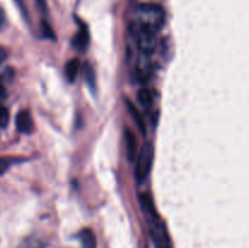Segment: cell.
<instances>
[{"label": "cell", "mask_w": 249, "mask_h": 248, "mask_svg": "<svg viewBox=\"0 0 249 248\" xmlns=\"http://www.w3.org/2000/svg\"><path fill=\"white\" fill-rule=\"evenodd\" d=\"M165 21L164 10L157 4H140L133 11L131 23L152 31L155 33L160 31Z\"/></svg>", "instance_id": "1"}, {"label": "cell", "mask_w": 249, "mask_h": 248, "mask_svg": "<svg viewBox=\"0 0 249 248\" xmlns=\"http://www.w3.org/2000/svg\"><path fill=\"white\" fill-rule=\"evenodd\" d=\"M146 221L148 224V232L155 248H173L169 233L158 213L147 216Z\"/></svg>", "instance_id": "2"}, {"label": "cell", "mask_w": 249, "mask_h": 248, "mask_svg": "<svg viewBox=\"0 0 249 248\" xmlns=\"http://www.w3.org/2000/svg\"><path fill=\"white\" fill-rule=\"evenodd\" d=\"M153 156H155V150H153L152 143H143L136 156L135 169H134V174L139 182H142L150 175L153 164Z\"/></svg>", "instance_id": "3"}, {"label": "cell", "mask_w": 249, "mask_h": 248, "mask_svg": "<svg viewBox=\"0 0 249 248\" xmlns=\"http://www.w3.org/2000/svg\"><path fill=\"white\" fill-rule=\"evenodd\" d=\"M130 33L133 35L138 48L143 53H152L156 45V34L157 33L133 23H130Z\"/></svg>", "instance_id": "4"}, {"label": "cell", "mask_w": 249, "mask_h": 248, "mask_svg": "<svg viewBox=\"0 0 249 248\" xmlns=\"http://www.w3.org/2000/svg\"><path fill=\"white\" fill-rule=\"evenodd\" d=\"M124 140H125V152L126 157L130 162H135L136 156H138V140L136 136L130 129H125L124 131Z\"/></svg>", "instance_id": "5"}, {"label": "cell", "mask_w": 249, "mask_h": 248, "mask_svg": "<svg viewBox=\"0 0 249 248\" xmlns=\"http://www.w3.org/2000/svg\"><path fill=\"white\" fill-rule=\"evenodd\" d=\"M16 128L19 133L29 134L34 128L33 119H32L31 113L26 109L19 111L16 116Z\"/></svg>", "instance_id": "6"}, {"label": "cell", "mask_w": 249, "mask_h": 248, "mask_svg": "<svg viewBox=\"0 0 249 248\" xmlns=\"http://www.w3.org/2000/svg\"><path fill=\"white\" fill-rule=\"evenodd\" d=\"M89 44V31L83 22H79V29L73 38V46L77 50L84 51Z\"/></svg>", "instance_id": "7"}, {"label": "cell", "mask_w": 249, "mask_h": 248, "mask_svg": "<svg viewBox=\"0 0 249 248\" xmlns=\"http://www.w3.org/2000/svg\"><path fill=\"white\" fill-rule=\"evenodd\" d=\"M126 108H128L129 113H130V117L133 118V121L135 122L136 126H138L139 130L141 131L142 135L146 134V124H145V119H143L142 114L139 112V109L136 108L135 105L131 104L130 101H126Z\"/></svg>", "instance_id": "8"}, {"label": "cell", "mask_w": 249, "mask_h": 248, "mask_svg": "<svg viewBox=\"0 0 249 248\" xmlns=\"http://www.w3.org/2000/svg\"><path fill=\"white\" fill-rule=\"evenodd\" d=\"M138 100L140 105L145 108H151L155 102V92L150 88H142L138 92Z\"/></svg>", "instance_id": "9"}, {"label": "cell", "mask_w": 249, "mask_h": 248, "mask_svg": "<svg viewBox=\"0 0 249 248\" xmlns=\"http://www.w3.org/2000/svg\"><path fill=\"white\" fill-rule=\"evenodd\" d=\"M83 248H96V237L90 229H84L78 235Z\"/></svg>", "instance_id": "10"}, {"label": "cell", "mask_w": 249, "mask_h": 248, "mask_svg": "<svg viewBox=\"0 0 249 248\" xmlns=\"http://www.w3.org/2000/svg\"><path fill=\"white\" fill-rule=\"evenodd\" d=\"M78 71H79V60L73 58V60L68 61L66 65V78L68 79V82H74L78 75Z\"/></svg>", "instance_id": "11"}, {"label": "cell", "mask_w": 249, "mask_h": 248, "mask_svg": "<svg viewBox=\"0 0 249 248\" xmlns=\"http://www.w3.org/2000/svg\"><path fill=\"white\" fill-rule=\"evenodd\" d=\"M84 74H85V80L89 84L90 88H94L95 85V75H94V70L91 68L90 65H85L84 66Z\"/></svg>", "instance_id": "12"}, {"label": "cell", "mask_w": 249, "mask_h": 248, "mask_svg": "<svg viewBox=\"0 0 249 248\" xmlns=\"http://www.w3.org/2000/svg\"><path fill=\"white\" fill-rule=\"evenodd\" d=\"M10 121L9 109L4 106H0V128H6Z\"/></svg>", "instance_id": "13"}, {"label": "cell", "mask_w": 249, "mask_h": 248, "mask_svg": "<svg viewBox=\"0 0 249 248\" xmlns=\"http://www.w3.org/2000/svg\"><path fill=\"white\" fill-rule=\"evenodd\" d=\"M11 162L12 160L9 159V158L0 157V175H2L7 169H9L10 165H11Z\"/></svg>", "instance_id": "14"}, {"label": "cell", "mask_w": 249, "mask_h": 248, "mask_svg": "<svg viewBox=\"0 0 249 248\" xmlns=\"http://www.w3.org/2000/svg\"><path fill=\"white\" fill-rule=\"evenodd\" d=\"M36 2L41 11L43 12L46 11V0H36Z\"/></svg>", "instance_id": "15"}, {"label": "cell", "mask_w": 249, "mask_h": 248, "mask_svg": "<svg viewBox=\"0 0 249 248\" xmlns=\"http://www.w3.org/2000/svg\"><path fill=\"white\" fill-rule=\"evenodd\" d=\"M6 56H7L6 50H5L4 48H1V46H0V65H1V63L4 62L5 60H6Z\"/></svg>", "instance_id": "16"}, {"label": "cell", "mask_w": 249, "mask_h": 248, "mask_svg": "<svg viewBox=\"0 0 249 248\" xmlns=\"http://www.w3.org/2000/svg\"><path fill=\"white\" fill-rule=\"evenodd\" d=\"M5 97H6V90H5V87L4 84H2V82L0 80V100H4Z\"/></svg>", "instance_id": "17"}, {"label": "cell", "mask_w": 249, "mask_h": 248, "mask_svg": "<svg viewBox=\"0 0 249 248\" xmlns=\"http://www.w3.org/2000/svg\"><path fill=\"white\" fill-rule=\"evenodd\" d=\"M5 23V14H4V10L0 7V27L4 26Z\"/></svg>", "instance_id": "18"}]
</instances>
